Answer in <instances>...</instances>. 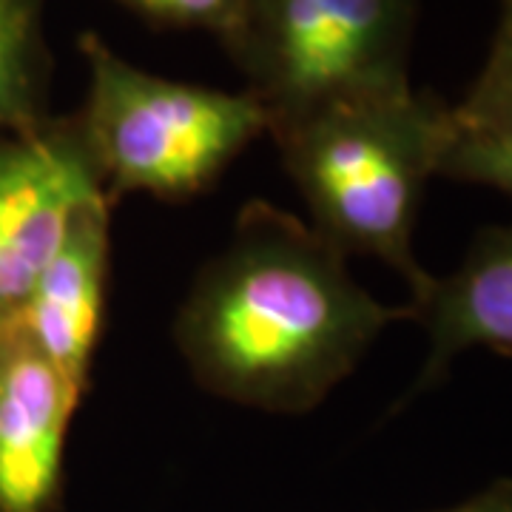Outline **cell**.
Wrapping results in <instances>:
<instances>
[{
	"label": "cell",
	"mask_w": 512,
	"mask_h": 512,
	"mask_svg": "<svg viewBox=\"0 0 512 512\" xmlns=\"http://www.w3.org/2000/svg\"><path fill=\"white\" fill-rule=\"evenodd\" d=\"M410 305H384L348 256L271 202L239 211L234 234L185 296L174 336L214 396L265 413H308Z\"/></svg>",
	"instance_id": "1"
},
{
	"label": "cell",
	"mask_w": 512,
	"mask_h": 512,
	"mask_svg": "<svg viewBox=\"0 0 512 512\" xmlns=\"http://www.w3.org/2000/svg\"><path fill=\"white\" fill-rule=\"evenodd\" d=\"M313 228L342 254L382 259L424 299L433 274L413 254L424 188L439 177L453 106L436 94H376L268 128Z\"/></svg>",
	"instance_id": "2"
},
{
	"label": "cell",
	"mask_w": 512,
	"mask_h": 512,
	"mask_svg": "<svg viewBox=\"0 0 512 512\" xmlns=\"http://www.w3.org/2000/svg\"><path fill=\"white\" fill-rule=\"evenodd\" d=\"M80 52L89 97L77 120L111 205L123 194L188 200L271 128V114L248 89L225 92L151 74L97 32L80 37Z\"/></svg>",
	"instance_id": "3"
},
{
	"label": "cell",
	"mask_w": 512,
	"mask_h": 512,
	"mask_svg": "<svg viewBox=\"0 0 512 512\" xmlns=\"http://www.w3.org/2000/svg\"><path fill=\"white\" fill-rule=\"evenodd\" d=\"M416 0H248L225 46L271 126L410 89Z\"/></svg>",
	"instance_id": "4"
},
{
	"label": "cell",
	"mask_w": 512,
	"mask_h": 512,
	"mask_svg": "<svg viewBox=\"0 0 512 512\" xmlns=\"http://www.w3.org/2000/svg\"><path fill=\"white\" fill-rule=\"evenodd\" d=\"M100 197L106 180L77 114L0 137V328L18 319L74 214Z\"/></svg>",
	"instance_id": "5"
},
{
	"label": "cell",
	"mask_w": 512,
	"mask_h": 512,
	"mask_svg": "<svg viewBox=\"0 0 512 512\" xmlns=\"http://www.w3.org/2000/svg\"><path fill=\"white\" fill-rule=\"evenodd\" d=\"M83 390L18 322L0 328V512H57Z\"/></svg>",
	"instance_id": "6"
},
{
	"label": "cell",
	"mask_w": 512,
	"mask_h": 512,
	"mask_svg": "<svg viewBox=\"0 0 512 512\" xmlns=\"http://www.w3.org/2000/svg\"><path fill=\"white\" fill-rule=\"evenodd\" d=\"M109 197L86 202L69 222L66 237L43 268L26 305L20 328L83 393L89 387L94 350L103 330L109 282Z\"/></svg>",
	"instance_id": "7"
},
{
	"label": "cell",
	"mask_w": 512,
	"mask_h": 512,
	"mask_svg": "<svg viewBox=\"0 0 512 512\" xmlns=\"http://www.w3.org/2000/svg\"><path fill=\"white\" fill-rule=\"evenodd\" d=\"M410 308L427 330V359L410 396L439 384L467 350L512 353V222L484 228L456 271L433 276Z\"/></svg>",
	"instance_id": "8"
},
{
	"label": "cell",
	"mask_w": 512,
	"mask_h": 512,
	"mask_svg": "<svg viewBox=\"0 0 512 512\" xmlns=\"http://www.w3.org/2000/svg\"><path fill=\"white\" fill-rule=\"evenodd\" d=\"M43 0H0V137L43 123L49 60L40 35Z\"/></svg>",
	"instance_id": "9"
},
{
	"label": "cell",
	"mask_w": 512,
	"mask_h": 512,
	"mask_svg": "<svg viewBox=\"0 0 512 512\" xmlns=\"http://www.w3.org/2000/svg\"><path fill=\"white\" fill-rule=\"evenodd\" d=\"M461 128H512V0H501V15L490 55L464 100L453 106Z\"/></svg>",
	"instance_id": "10"
},
{
	"label": "cell",
	"mask_w": 512,
	"mask_h": 512,
	"mask_svg": "<svg viewBox=\"0 0 512 512\" xmlns=\"http://www.w3.org/2000/svg\"><path fill=\"white\" fill-rule=\"evenodd\" d=\"M439 177L512 194V128H461L453 120Z\"/></svg>",
	"instance_id": "11"
},
{
	"label": "cell",
	"mask_w": 512,
	"mask_h": 512,
	"mask_svg": "<svg viewBox=\"0 0 512 512\" xmlns=\"http://www.w3.org/2000/svg\"><path fill=\"white\" fill-rule=\"evenodd\" d=\"M120 3L160 26L211 32L220 37L222 46H228L237 37L248 6V0H120Z\"/></svg>",
	"instance_id": "12"
},
{
	"label": "cell",
	"mask_w": 512,
	"mask_h": 512,
	"mask_svg": "<svg viewBox=\"0 0 512 512\" xmlns=\"http://www.w3.org/2000/svg\"><path fill=\"white\" fill-rule=\"evenodd\" d=\"M436 512H512V478H498L473 498Z\"/></svg>",
	"instance_id": "13"
}]
</instances>
